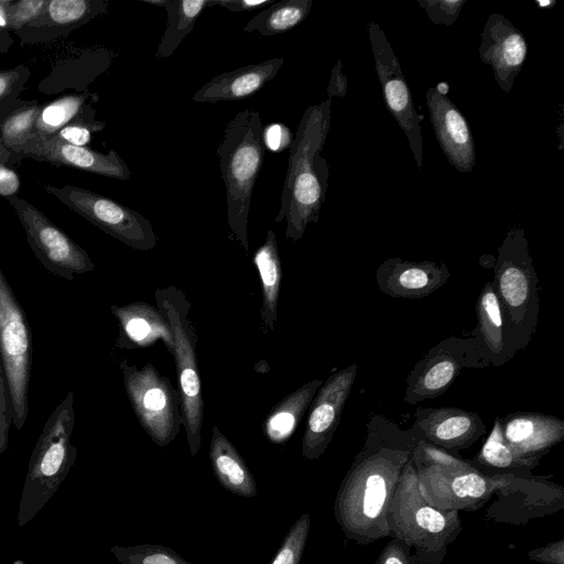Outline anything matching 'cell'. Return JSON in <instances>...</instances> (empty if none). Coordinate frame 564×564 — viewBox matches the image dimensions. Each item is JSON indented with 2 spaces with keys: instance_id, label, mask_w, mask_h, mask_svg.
I'll return each instance as SVG.
<instances>
[{
  "instance_id": "44dd1931",
  "label": "cell",
  "mask_w": 564,
  "mask_h": 564,
  "mask_svg": "<svg viewBox=\"0 0 564 564\" xmlns=\"http://www.w3.org/2000/svg\"><path fill=\"white\" fill-rule=\"evenodd\" d=\"M451 272L444 262L388 258L376 271L379 290L393 299H422L442 288Z\"/></svg>"
},
{
  "instance_id": "5bb4252c",
  "label": "cell",
  "mask_w": 564,
  "mask_h": 564,
  "mask_svg": "<svg viewBox=\"0 0 564 564\" xmlns=\"http://www.w3.org/2000/svg\"><path fill=\"white\" fill-rule=\"evenodd\" d=\"M368 33L386 107L404 132L414 162L421 170L423 167V135L421 129L423 117L415 109L400 63L383 30L378 23L371 21L368 24Z\"/></svg>"
},
{
  "instance_id": "30bf717a",
  "label": "cell",
  "mask_w": 564,
  "mask_h": 564,
  "mask_svg": "<svg viewBox=\"0 0 564 564\" xmlns=\"http://www.w3.org/2000/svg\"><path fill=\"white\" fill-rule=\"evenodd\" d=\"M0 359L7 379L12 423L22 430L29 413L32 335L26 315L1 269Z\"/></svg>"
},
{
  "instance_id": "2e32d148",
  "label": "cell",
  "mask_w": 564,
  "mask_h": 564,
  "mask_svg": "<svg viewBox=\"0 0 564 564\" xmlns=\"http://www.w3.org/2000/svg\"><path fill=\"white\" fill-rule=\"evenodd\" d=\"M357 368L354 362L330 375L314 395L302 441V455L306 459H318L333 440L354 387Z\"/></svg>"
},
{
  "instance_id": "f907efd6",
  "label": "cell",
  "mask_w": 564,
  "mask_h": 564,
  "mask_svg": "<svg viewBox=\"0 0 564 564\" xmlns=\"http://www.w3.org/2000/svg\"><path fill=\"white\" fill-rule=\"evenodd\" d=\"M4 32L2 30H0V35H2Z\"/></svg>"
},
{
  "instance_id": "4dcf8cb0",
  "label": "cell",
  "mask_w": 564,
  "mask_h": 564,
  "mask_svg": "<svg viewBox=\"0 0 564 564\" xmlns=\"http://www.w3.org/2000/svg\"><path fill=\"white\" fill-rule=\"evenodd\" d=\"M144 3L165 9L167 22L158 45L155 57L167 58L188 35L208 0H141Z\"/></svg>"
},
{
  "instance_id": "ac0fdd59",
  "label": "cell",
  "mask_w": 564,
  "mask_h": 564,
  "mask_svg": "<svg viewBox=\"0 0 564 564\" xmlns=\"http://www.w3.org/2000/svg\"><path fill=\"white\" fill-rule=\"evenodd\" d=\"M411 431L417 440L455 454L484 436L486 424L477 413L459 408H419Z\"/></svg>"
},
{
  "instance_id": "4fadbf2b",
  "label": "cell",
  "mask_w": 564,
  "mask_h": 564,
  "mask_svg": "<svg viewBox=\"0 0 564 564\" xmlns=\"http://www.w3.org/2000/svg\"><path fill=\"white\" fill-rule=\"evenodd\" d=\"M7 200L23 226L32 252L50 273L70 281L76 274L95 270V264L86 250L41 210L18 196L9 197Z\"/></svg>"
},
{
  "instance_id": "5b68a950",
  "label": "cell",
  "mask_w": 564,
  "mask_h": 564,
  "mask_svg": "<svg viewBox=\"0 0 564 564\" xmlns=\"http://www.w3.org/2000/svg\"><path fill=\"white\" fill-rule=\"evenodd\" d=\"M390 538L403 541L419 564H442L462 532L459 512L431 506L423 497L411 459L406 463L389 509Z\"/></svg>"
},
{
  "instance_id": "74e56055",
  "label": "cell",
  "mask_w": 564,
  "mask_h": 564,
  "mask_svg": "<svg viewBox=\"0 0 564 564\" xmlns=\"http://www.w3.org/2000/svg\"><path fill=\"white\" fill-rule=\"evenodd\" d=\"M30 75L31 70L23 64L0 70V116L10 108L25 89Z\"/></svg>"
},
{
  "instance_id": "6da1fadb",
  "label": "cell",
  "mask_w": 564,
  "mask_h": 564,
  "mask_svg": "<svg viewBox=\"0 0 564 564\" xmlns=\"http://www.w3.org/2000/svg\"><path fill=\"white\" fill-rule=\"evenodd\" d=\"M366 431L334 501L337 524L358 545L390 538L391 500L419 441L411 429L402 430L382 415H371Z\"/></svg>"
},
{
  "instance_id": "603a6c76",
  "label": "cell",
  "mask_w": 564,
  "mask_h": 564,
  "mask_svg": "<svg viewBox=\"0 0 564 564\" xmlns=\"http://www.w3.org/2000/svg\"><path fill=\"white\" fill-rule=\"evenodd\" d=\"M506 443L522 458L540 459L564 440V420L540 412L518 411L502 419Z\"/></svg>"
},
{
  "instance_id": "60d3db41",
  "label": "cell",
  "mask_w": 564,
  "mask_h": 564,
  "mask_svg": "<svg viewBox=\"0 0 564 564\" xmlns=\"http://www.w3.org/2000/svg\"><path fill=\"white\" fill-rule=\"evenodd\" d=\"M12 423L11 403L6 373L0 359V456L9 445V431Z\"/></svg>"
},
{
  "instance_id": "e575fe53",
  "label": "cell",
  "mask_w": 564,
  "mask_h": 564,
  "mask_svg": "<svg viewBox=\"0 0 564 564\" xmlns=\"http://www.w3.org/2000/svg\"><path fill=\"white\" fill-rule=\"evenodd\" d=\"M110 552L121 564H192L173 549L164 545H115Z\"/></svg>"
},
{
  "instance_id": "ffe728a7",
  "label": "cell",
  "mask_w": 564,
  "mask_h": 564,
  "mask_svg": "<svg viewBox=\"0 0 564 564\" xmlns=\"http://www.w3.org/2000/svg\"><path fill=\"white\" fill-rule=\"evenodd\" d=\"M426 104L436 140L446 159L458 172H470L476 163V149L468 121L435 86L427 89Z\"/></svg>"
},
{
  "instance_id": "d6a6232c",
  "label": "cell",
  "mask_w": 564,
  "mask_h": 564,
  "mask_svg": "<svg viewBox=\"0 0 564 564\" xmlns=\"http://www.w3.org/2000/svg\"><path fill=\"white\" fill-rule=\"evenodd\" d=\"M41 108L42 105L35 99L18 98L0 116V140L10 153L34 139V126Z\"/></svg>"
},
{
  "instance_id": "836d02e7",
  "label": "cell",
  "mask_w": 564,
  "mask_h": 564,
  "mask_svg": "<svg viewBox=\"0 0 564 564\" xmlns=\"http://www.w3.org/2000/svg\"><path fill=\"white\" fill-rule=\"evenodd\" d=\"M98 99L96 94L83 91L64 95L42 105L34 126V139H47L70 121L82 108Z\"/></svg>"
},
{
  "instance_id": "83f0119b",
  "label": "cell",
  "mask_w": 564,
  "mask_h": 564,
  "mask_svg": "<svg viewBox=\"0 0 564 564\" xmlns=\"http://www.w3.org/2000/svg\"><path fill=\"white\" fill-rule=\"evenodd\" d=\"M477 327L470 332L480 343L489 365L502 366L506 360L503 321L492 283L486 282L476 303Z\"/></svg>"
},
{
  "instance_id": "4316f807",
  "label": "cell",
  "mask_w": 564,
  "mask_h": 564,
  "mask_svg": "<svg viewBox=\"0 0 564 564\" xmlns=\"http://www.w3.org/2000/svg\"><path fill=\"white\" fill-rule=\"evenodd\" d=\"M253 263L261 281V329L269 333L278 321V302L282 278L278 240L272 229L253 254Z\"/></svg>"
},
{
  "instance_id": "484cf974",
  "label": "cell",
  "mask_w": 564,
  "mask_h": 564,
  "mask_svg": "<svg viewBox=\"0 0 564 564\" xmlns=\"http://www.w3.org/2000/svg\"><path fill=\"white\" fill-rule=\"evenodd\" d=\"M209 460L215 477L226 490L246 498L257 495L253 475L237 448L217 425L213 426Z\"/></svg>"
},
{
  "instance_id": "3957f363",
  "label": "cell",
  "mask_w": 564,
  "mask_h": 564,
  "mask_svg": "<svg viewBox=\"0 0 564 564\" xmlns=\"http://www.w3.org/2000/svg\"><path fill=\"white\" fill-rule=\"evenodd\" d=\"M492 286L502 321L506 360L528 347L536 332L540 312L539 278L521 227L508 230L494 263Z\"/></svg>"
},
{
  "instance_id": "7c38bea8",
  "label": "cell",
  "mask_w": 564,
  "mask_h": 564,
  "mask_svg": "<svg viewBox=\"0 0 564 564\" xmlns=\"http://www.w3.org/2000/svg\"><path fill=\"white\" fill-rule=\"evenodd\" d=\"M44 189L76 214L139 251H150L156 246V235L148 218L101 194L76 186L45 185Z\"/></svg>"
},
{
  "instance_id": "e0dca14e",
  "label": "cell",
  "mask_w": 564,
  "mask_h": 564,
  "mask_svg": "<svg viewBox=\"0 0 564 564\" xmlns=\"http://www.w3.org/2000/svg\"><path fill=\"white\" fill-rule=\"evenodd\" d=\"M26 158L120 181L131 175L129 166L115 150L101 153L51 138L32 139L15 149L8 166L13 167Z\"/></svg>"
},
{
  "instance_id": "d4e9b609",
  "label": "cell",
  "mask_w": 564,
  "mask_h": 564,
  "mask_svg": "<svg viewBox=\"0 0 564 564\" xmlns=\"http://www.w3.org/2000/svg\"><path fill=\"white\" fill-rule=\"evenodd\" d=\"M284 64L275 57L214 76L193 96L196 102L215 104L245 99L271 82Z\"/></svg>"
},
{
  "instance_id": "681fc988",
  "label": "cell",
  "mask_w": 564,
  "mask_h": 564,
  "mask_svg": "<svg viewBox=\"0 0 564 564\" xmlns=\"http://www.w3.org/2000/svg\"><path fill=\"white\" fill-rule=\"evenodd\" d=\"M536 3H539L540 6H547V4H551L553 2H536Z\"/></svg>"
},
{
  "instance_id": "d590c367",
  "label": "cell",
  "mask_w": 564,
  "mask_h": 564,
  "mask_svg": "<svg viewBox=\"0 0 564 564\" xmlns=\"http://www.w3.org/2000/svg\"><path fill=\"white\" fill-rule=\"evenodd\" d=\"M105 128L106 122L96 119V110L93 104L88 102L70 121L50 138L69 144L85 147L90 142L93 133L100 132Z\"/></svg>"
},
{
  "instance_id": "ba28073f",
  "label": "cell",
  "mask_w": 564,
  "mask_h": 564,
  "mask_svg": "<svg viewBox=\"0 0 564 564\" xmlns=\"http://www.w3.org/2000/svg\"><path fill=\"white\" fill-rule=\"evenodd\" d=\"M154 297L159 311L172 329V356L176 364L183 426L189 454L195 457L202 443L204 402L196 352L198 337L194 324L188 318L191 302L184 292L174 285L156 289Z\"/></svg>"
},
{
  "instance_id": "7bdbcfd3",
  "label": "cell",
  "mask_w": 564,
  "mask_h": 564,
  "mask_svg": "<svg viewBox=\"0 0 564 564\" xmlns=\"http://www.w3.org/2000/svg\"><path fill=\"white\" fill-rule=\"evenodd\" d=\"M529 560L541 564H564V538L528 552Z\"/></svg>"
},
{
  "instance_id": "8fae6325",
  "label": "cell",
  "mask_w": 564,
  "mask_h": 564,
  "mask_svg": "<svg viewBox=\"0 0 564 564\" xmlns=\"http://www.w3.org/2000/svg\"><path fill=\"white\" fill-rule=\"evenodd\" d=\"M489 361L477 338L449 336L430 348L405 380L404 402L411 405L444 394L466 368H484Z\"/></svg>"
},
{
  "instance_id": "9a60e30c",
  "label": "cell",
  "mask_w": 564,
  "mask_h": 564,
  "mask_svg": "<svg viewBox=\"0 0 564 564\" xmlns=\"http://www.w3.org/2000/svg\"><path fill=\"white\" fill-rule=\"evenodd\" d=\"M494 496L496 499L486 512V518L494 522L523 524L564 507V488L545 476L509 475Z\"/></svg>"
},
{
  "instance_id": "9c48e42d",
  "label": "cell",
  "mask_w": 564,
  "mask_h": 564,
  "mask_svg": "<svg viewBox=\"0 0 564 564\" xmlns=\"http://www.w3.org/2000/svg\"><path fill=\"white\" fill-rule=\"evenodd\" d=\"M120 368L127 395L141 427L158 446H167L183 425L180 391L152 362L139 369L123 360Z\"/></svg>"
},
{
  "instance_id": "c3c4849f",
  "label": "cell",
  "mask_w": 564,
  "mask_h": 564,
  "mask_svg": "<svg viewBox=\"0 0 564 564\" xmlns=\"http://www.w3.org/2000/svg\"><path fill=\"white\" fill-rule=\"evenodd\" d=\"M11 153L4 148L0 140V163L2 164H9Z\"/></svg>"
},
{
  "instance_id": "ee69618b",
  "label": "cell",
  "mask_w": 564,
  "mask_h": 564,
  "mask_svg": "<svg viewBox=\"0 0 564 564\" xmlns=\"http://www.w3.org/2000/svg\"><path fill=\"white\" fill-rule=\"evenodd\" d=\"M272 3H274L273 0H208V7L218 6L231 12L263 9Z\"/></svg>"
},
{
  "instance_id": "cb8c5ba5",
  "label": "cell",
  "mask_w": 564,
  "mask_h": 564,
  "mask_svg": "<svg viewBox=\"0 0 564 564\" xmlns=\"http://www.w3.org/2000/svg\"><path fill=\"white\" fill-rule=\"evenodd\" d=\"M112 315L118 321L117 346L126 349L147 348L162 340L173 355L174 339L167 321L158 307L145 302L111 305Z\"/></svg>"
},
{
  "instance_id": "7dc6e473",
  "label": "cell",
  "mask_w": 564,
  "mask_h": 564,
  "mask_svg": "<svg viewBox=\"0 0 564 564\" xmlns=\"http://www.w3.org/2000/svg\"><path fill=\"white\" fill-rule=\"evenodd\" d=\"M289 129L283 124H273L270 128H268V131H263L264 137V144H267L268 148H270L272 151H276V139L279 149H281L285 145L283 139L286 137L289 138Z\"/></svg>"
},
{
  "instance_id": "d6986e66",
  "label": "cell",
  "mask_w": 564,
  "mask_h": 564,
  "mask_svg": "<svg viewBox=\"0 0 564 564\" xmlns=\"http://www.w3.org/2000/svg\"><path fill=\"white\" fill-rule=\"evenodd\" d=\"M527 55L528 44L523 33L505 15L490 14L482 29L479 56L484 64L491 67L495 80L505 93L512 89Z\"/></svg>"
},
{
  "instance_id": "8992f818",
  "label": "cell",
  "mask_w": 564,
  "mask_h": 564,
  "mask_svg": "<svg viewBox=\"0 0 564 564\" xmlns=\"http://www.w3.org/2000/svg\"><path fill=\"white\" fill-rule=\"evenodd\" d=\"M412 460L424 499L446 511L479 510L509 476L486 475L470 460L420 440Z\"/></svg>"
},
{
  "instance_id": "277c9868",
  "label": "cell",
  "mask_w": 564,
  "mask_h": 564,
  "mask_svg": "<svg viewBox=\"0 0 564 564\" xmlns=\"http://www.w3.org/2000/svg\"><path fill=\"white\" fill-rule=\"evenodd\" d=\"M263 131L260 112L243 109L226 124L216 150L226 192L229 237L246 252L251 198L264 159Z\"/></svg>"
},
{
  "instance_id": "ab89813d",
  "label": "cell",
  "mask_w": 564,
  "mask_h": 564,
  "mask_svg": "<svg viewBox=\"0 0 564 564\" xmlns=\"http://www.w3.org/2000/svg\"><path fill=\"white\" fill-rule=\"evenodd\" d=\"M429 19L437 25L451 26L458 18L465 0H417Z\"/></svg>"
},
{
  "instance_id": "7a4b0ae2",
  "label": "cell",
  "mask_w": 564,
  "mask_h": 564,
  "mask_svg": "<svg viewBox=\"0 0 564 564\" xmlns=\"http://www.w3.org/2000/svg\"><path fill=\"white\" fill-rule=\"evenodd\" d=\"M332 99L310 106L289 147V160L274 218L285 221V238L300 240L308 224L317 223L328 187V165L321 155L330 127Z\"/></svg>"
},
{
  "instance_id": "8d00e7d4",
  "label": "cell",
  "mask_w": 564,
  "mask_h": 564,
  "mask_svg": "<svg viewBox=\"0 0 564 564\" xmlns=\"http://www.w3.org/2000/svg\"><path fill=\"white\" fill-rule=\"evenodd\" d=\"M311 528V517L303 513L291 527L270 564H301Z\"/></svg>"
},
{
  "instance_id": "f546056e",
  "label": "cell",
  "mask_w": 564,
  "mask_h": 564,
  "mask_svg": "<svg viewBox=\"0 0 564 564\" xmlns=\"http://www.w3.org/2000/svg\"><path fill=\"white\" fill-rule=\"evenodd\" d=\"M323 382L314 379L302 384L271 410L262 424L269 441L283 443L293 434Z\"/></svg>"
},
{
  "instance_id": "f35d334b",
  "label": "cell",
  "mask_w": 564,
  "mask_h": 564,
  "mask_svg": "<svg viewBox=\"0 0 564 564\" xmlns=\"http://www.w3.org/2000/svg\"><path fill=\"white\" fill-rule=\"evenodd\" d=\"M47 0H10L7 8L8 32H19L36 20L46 7Z\"/></svg>"
},
{
  "instance_id": "bcb514c9",
  "label": "cell",
  "mask_w": 564,
  "mask_h": 564,
  "mask_svg": "<svg viewBox=\"0 0 564 564\" xmlns=\"http://www.w3.org/2000/svg\"><path fill=\"white\" fill-rule=\"evenodd\" d=\"M348 87L347 76L343 72L341 61H337L334 65L327 86V97H345Z\"/></svg>"
},
{
  "instance_id": "f6af8a7d",
  "label": "cell",
  "mask_w": 564,
  "mask_h": 564,
  "mask_svg": "<svg viewBox=\"0 0 564 564\" xmlns=\"http://www.w3.org/2000/svg\"><path fill=\"white\" fill-rule=\"evenodd\" d=\"M19 189V174L7 164L0 163V196H3L6 199L18 196Z\"/></svg>"
},
{
  "instance_id": "1f68e13d",
  "label": "cell",
  "mask_w": 564,
  "mask_h": 564,
  "mask_svg": "<svg viewBox=\"0 0 564 564\" xmlns=\"http://www.w3.org/2000/svg\"><path fill=\"white\" fill-rule=\"evenodd\" d=\"M313 0H283L263 8L243 26V32L263 36L279 35L301 24L311 11Z\"/></svg>"
},
{
  "instance_id": "b9f144b4",
  "label": "cell",
  "mask_w": 564,
  "mask_h": 564,
  "mask_svg": "<svg viewBox=\"0 0 564 564\" xmlns=\"http://www.w3.org/2000/svg\"><path fill=\"white\" fill-rule=\"evenodd\" d=\"M375 564H419L411 549L401 540L392 538L379 553Z\"/></svg>"
},
{
  "instance_id": "7402d4cb",
  "label": "cell",
  "mask_w": 564,
  "mask_h": 564,
  "mask_svg": "<svg viewBox=\"0 0 564 564\" xmlns=\"http://www.w3.org/2000/svg\"><path fill=\"white\" fill-rule=\"evenodd\" d=\"M105 0H47L42 14L15 34L21 46L48 42L109 11Z\"/></svg>"
},
{
  "instance_id": "f1b7e54d",
  "label": "cell",
  "mask_w": 564,
  "mask_h": 564,
  "mask_svg": "<svg viewBox=\"0 0 564 564\" xmlns=\"http://www.w3.org/2000/svg\"><path fill=\"white\" fill-rule=\"evenodd\" d=\"M471 464L486 475L532 476V470L540 459L522 458L506 443L500 417L495 419L494 427L477 455L469 459Z\"/></svg>"
},
{
  "instance_id": "52a82bcc",
  "label": "cell",
  "mask_w": 564,
  "mask_h": 564,
  "mask_svg": "<svg viewBox=\"0 0 564 564\" xmlns=\"http://www.w3.org/2000/svg\"><path fill=\"white\" fill-rule=\"evenodd\" d=\"M74 394L66 397L46 420L32 452L18 507V527L28 524L50 501L73 467Z\"/></svg>"
}]
</instances>
